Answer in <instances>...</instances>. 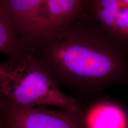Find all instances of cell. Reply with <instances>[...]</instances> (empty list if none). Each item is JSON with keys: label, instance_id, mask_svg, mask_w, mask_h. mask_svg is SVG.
I'll list each match as a JSON object with an SVG mask.
<instances>
[{"label": "cell", "instance_id": "8", "mask_svg": "<svg viewBox=\"0 0 128 128\" xmlns=\"http://www.w3.org/2000/svg\"><path fill=\"white\" fill-rule=\"evenodd\" d=\"M14 28L9 14L0 3V52L13 51L16 46Z\"/></svg>", "mask_w": 128, "mask_h": 128}, {"label": "cell", "instance_id": "7", "mask_svg": "<svg viewBox=\"0 0 128 128\" xmlns=\"http://www.w3.org/2000/svg\"><path fill=\"white\" fill-rule=\"evenodd\" d=\"M120 6V0H94V17L104 30L112 36Z\"/></svg>", "mask_w": 128, "mask_h": 128}, {"label": "cell", "instance_id": "6", "mask_svg": "<svg viewBox=\"0 0 128 128\" xmlns=\"http://www.w3.org/2000/svg\"><path fill=\"white\" fill-rule=\"evenodd\" d=\"M49 17L56 30L68 24L80 12V0H46Z\"/></svg>", "mask_w": 128, "mask_h": 128}, {"label": "cell", "instance_id": "9", "mask_svg": "<svg viewBox=\"0 0 128 128\" xmlns=\"http://www.w3.org/2000/svg\"><path fill=\"white\" fill-rule=\"evenodd\" d=\"M113 36L122 42L128 41V8L122 2L116 17Z\"/></svg>", "mask_w": 128, "mask_h": 128}, {"label": "cell", "instance_id": "5", "mask_svg": "<svg viewBox=\"0 0 128 128\" xmlns=\"http://www.w3.org/2000/svg\"><path fill=\"white\" fill-rule=\"evenodd\" d=\"M124 112L118 106L108 102L98 103L88 113L87 128H125Z\"/></svg>", "mask_w": 128, "mask_h": 128}, {"label": "cell", "instance_id": "13", "mask_svg": "<svg viewBox=\"0 0 128 128\" xmlns=\"http://www.w3.org/2000/svg\"><path fill=\"white\" fill-rule=\"evenodd\" d=\"M80 1H81V2H82V1H84V0H80Z\"/></svg>", "mask_w": 128, "mask_h": 128}, {"label": "cell", "instance_id": "10", "mask_svg": "<svg viewBox=\"0 0 128 128\" xmlns=\"http://www.w3.org/2000/svg\"><path fill=\"white\" fill-rule=\"evenodd\" d=\"M7 72V71L5 70L4 68H2V67L0 66V76H2L6 75Z\"/></svg>", "mask_w": 128, "mask_h": 128}, {"label": "cell", "instance_id": "1", "mask_svg": "<svg viewBox=\"0 0 128 128\" xmlns=\"http://www.w3.org/2000/svg\"><path fill=\"white\" fill-rule=\"evenodd\" d=\"M122 42L107 33L72 32L52 42L49 56L67 78L85 85H103L126 79L128 56Z\"/></svg>", "mask_w": 128, "mask_h": 128}, {"label": "cell", "instance_id": "12", "mask_svg": "<svg viewBox=\"0 0 128 128\" xmlns=\"http://www.w3.org/2000/svg\"><path fill=\"white\" fill-rule=\"evenodd\" d=\"M0 128H1V112H0Z\"/></svg>", "mask_w": 128, "mask_h": 128}, {"label": "cell", "instance_id": "11", "mask_svg": "<svg viewBox=\"0 0 128 128\" xmlns=\"http://www.w3.org/2000/svg\"><path fill=\"white\" fill-rule=\"evenodd\" d=\"M121 2L128 8V0H120Z\"/></svg>", "mask_w": 128, "mask_h": 128}, {"label": "cell", "instance_id": "2", "mask_svg": "<svg viewBox=\"0 0 128 128\" xmlns=\"http://www.w3.org/2000/svg\"><path fill=\"white\" fill-rule=\"evenodd\" d=\"M0 90L8 102L21 108L51 106L76 113L81 110L79 102L61 92L50 75L31 59L0 76Z\"/></svg>", "mask_w": 128, "mask_h": 128}, {"label": "cell", "instance_id": "4", "mask_svg": "<svg viewBox=\"0 0 128 128\" xmlns=\"http://www.w3.org/2000/svg\"><path fill=\"white\" fill-rule=\"evenodd\" d=\"M14 28L28 36L50 38L56 30L49 17L46 0H0Z\"/></svg>", "mask_w": 128, "mask_h": 128}, {"label": "cell", "instance_id": "3", "mask_svg": "<svg viewBox=\"0 0 128 128\" xmlns=\"http://www.w3.org/2000/svg\"><path fill=\"white\" fill-rule=\"evenodd\" d=\"M1 128H81L80 113L45 106L21 108L6 102L1 113Z\"/></svg>", "mask_w": 128, "mask_h": 128}]
</instances>
